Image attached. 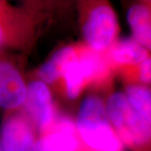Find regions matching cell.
Wrapping results in <instances>:
<instances>
[{
    "label": "cell",
    "mask_w": 151,
    "mask_h": 151,
    "mask_svg": "<svg viewBox=\"0 0 151 151\" xmlns=\"http://www.w3.org/2000/svg\"><path fill=\"white\" fill-rule=\"evenodd\" d=\"M76 127L89 151H123V142L113 129L105 105L97 97L83 101L77 116Z\"/></svg>",
    "instance_id": "cell-1"
},
{
    "label": "cell",
    "mask_w": 151,
    "mask_h": 151,
    "mask_svg": "<svg viewBox=\"0 0 151 151\" xmlns=\"http://www.w3.org/2000/svg\"><path fill=\"white\" fill-rule=\"evenodd\" d=\"M105 108L113 129L122 142L134 150H141L150 144V124L130 106L124 93L112 94Z\"/></svg>",
    "instance_id": "cell-2"
},
{
    "label": "cell",
    "mask_w": 151,
    "mask_h": 151,
    "mask_svg": "<svg viewBox=\"0 0 151 151\" xmlns=\"http://www.w3.org/2000/svg\"><path fill=\"white\" fill-rule=\"evenodd\" d=\"M117 32V19L113 10L108 5L93 9L83 26V35L93 50H103L112 44Z\"/></svg>",
    "instance_id": "cell-3"
},
{
    "label": "cell",
    "mask_w": 151,
    "mask_h": 151,
    "mask_svg": "<svg viewBox=\"0 0 151 151\" xmlns=\"http://www.w3.org/2000/svg\"><path fill=\"white\" fill-rule=\"evenodd\" d=\"M24 103L29 116L39 129L44 131L52 124L55 119L53 100L43 81H33L29 85Z\"/></svg>",
    "instance_id": "cell-4"
},
{
    "label": "cell",
    "mask_w": 151,
    "mask_h": 151,
    "mask_svg": "<svg viewBox=\"0 0 151 151\" xmlns=\"http://www.w3.org/2000/svg\"><path fill=\"white\" fill-rule=\"evenodd\" d=\"M35 142L30 125L21 116L12 115L2 124L0 146L3 151H31Z\"/></svg>",
    "instance_id": "cell-5"
},
{
    "label": "cell",
    "mask_w": 151,
    "mask_h": 151,
    "mask_svg": "<svg viewBox=\"0 0 151 151\" xmlns=\"http://www.w3.org/2000/svg\"><path fill=\"white\" fill-rule=\"evenodd\" d=\"M103 68L101 60L92 54L77 56L68 64L65 72L67 96L75 99L79 96L86 81L93 78Z\"/></svg>",
    "instance_id": "cell-6"
},
{
    "label": "cell",
    "mask_w": 151,
    "mask_h": 151,
    "mask_svg": "<svg viewBox=\"0 0 151 151\" xmlns=\"http://www.w3.org/2000/svg\"><path fill=\"white\" fill-rule=\"evenodd\" d=\"M27 87L15 67L0 59V108L11 110L24 104Z\"/></svg>",
    "instance_id": "cell-7"
},
{
    "label": "cell",
    "mask_w": 151,
    "mask_h": 151,
    "mask_svg": "<svg viewBox=\"0 0 151 151\" xmlns=\"http://www.w3.org/2000/svg\"><path fill=\"white\" fill-rule=\"evenodd\" d=\"M68 120L60 122L57 129L35 142L31 151H80V143Z\"/></svg>",
    "instance_id": "cell-8"
},
{
    "label": "cell",
    "mask_w": 151,
    "mask_h": 151,
    "mask_svg": "<svg viewBox=\"0 0 151 151\" xmlns=\"http://www.w3.org/2000/svg\"><path fill=\"white\" fill-rule=\"evenodd\" d=\"M127 19L134 34V39L147 50L151 48L150 12L146 6L135 4L130 8Z\"/></svg>",
    "instance_id": "cell-9"
},
{
    "label": "cell",
    "mask_w": 151,
    "mask_h": 151,
    "mask_svg": "<svg viewBox=\"0 0 151 151\" xmlns=\"http://www.w3.org/2000/svg\"><path fill=\"white\" fill-rule=\"evenodd\" d=\"M76 57L75 50L66 46L57 50L39 70V76L44 83H53L64 74L68 64Z\"/></svg>",
    "instance_id": "cell-10"
},
{
    "label": "cell",
    "mask_w": 151,
    "mask_h": 151,
    "mask_svg": "<svg viewBox=\"0 0 151 151\" xmlns=\"http://www.w3.org/2000/svg\"><path fill=\"white\" fill-rule=\"evenodd\" d=\"M110 55L117 63L136 65L148 59V50L134 39H124L113 46Z\"/></svg>",
    "instance_id": "cell-11"
},
{
    "label": "cell",
    "mask_w": 151,
    "mask_h": 151,
    "mask_svg": "<svg viewBox=\"0 0 151 151\" xmlns=\"http://www.w3.org/2000/svg\"><path fill=\"white\" fill-rule=\"evenodd\" d=\"M130 106L143 119L150 124L151 94L150 91L145 86L131 85L127 87L124 94Z\"/></svg>",
    "instance_id": "cell-12"
},
{
    "label": "cell",
    "mask_w": 151,
    "mask_h": 151,
    "mask_svg": "<svg viewBox=\"0 0 151 151\" xmlns=\"http://www.w3.org/2000/svg\"><path fill=\"white\" fill-rule=\"evenodd\" d=\"M7 21V10L0 3V47L7 43L9 39V28Z\"/></svg>",
    "instance_id": "cell-13"
},
{
    "label": "cell",
    "mask_w": 151,
    "mask_h": 151,
    "mask_svg": "<svg viewBox=\"0 0 151 151\" xmlns=\"http://www.w3.org/2000/svg\"><path fill=\"white\" fill-rule=\"evenodd\" d=\"M140 79L145 83H150L151 79V60L148 58L140 64Z\"/></svg>",
    "instance_id": "cell-14"
},
{
    "label": "cell",
    "mask_w": 151,
    "mask_h": 151,
    "mask_svg": "<svg viewBox=\"0 0 151 151\" xmlns=\"http://www.w3.org/2000/svg\"><path fill=\"white\" fill-rule=\"evenodd\" d=\"M0 151H3V150H2V148H1V146H0Z\"/></svg>",
    "instance_id": "cell-15"
}]
</instances>
